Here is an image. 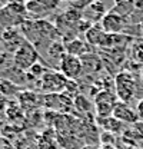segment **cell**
<instances>
[{"instance_id": "7", "label": "cell", "mask_w": 143, "mask_h": 149, "mask_svg": "<svg viewBox=\"0 0 143 149\" xmlns=\"http://www.w3.org/2000/svg\"><path fill=\"white\" fill-rule=\"evenodd\" d=\"M112 116L116 118L117 120H120L122 123H130V125H135L139 120L136 111L133 108H130L127 103H123V102H117L116 103Z\"/></svg>"}, {"instance_id": "13", "label": "cell", "mask_w": 143, "mask_h": 149, "mask_svg": "<svg viewBox=\"0 0 143 149\" xmlns=\"http://www.w3.org/2000/svg\"><path fill=\"white\" fill-rule=\"evenodd\" d=\"M99 125L105 129V132H110V133H120L123 129V125L120 120H117L116 118L113 116H109V118H103V119H99Z\"/></svg>"}, {"instance_id": "5", "label": "cell", "mask_w": 143, "mask_h": 149, "mask_svg": "<svg viewBox=\"0 0 143 149\" xmlns=\"http://www.w3.org/2000/svg\"><path fill=\"white\" fill-rule=\"evenodd\" d=\"M83 62L80 57L72 55H66L59 60V72L63 74L67 80H77L83 73Z\"/></svg>"}, {"instance_id": "2", "label": "cell", "mask_w": 143, "mask_h": 149, "mask_svg": "<svg viewBox=\"0 0 143 149\" xmlns=\"http://www.w3.org/2000/svg\"><path fill=\"white\" fill-rule=\"evenodd\" d=\"M115 93L119 102L129 103L136 93V82L130 72H119L115 76Z\"/></svg>"}, {"instance_id": "24", "label": "cell", "mask_w": 143, "mask_h": 149, "mask_svg": "<svg viewBox=\"0 0 143 149\" xmlns=\"http://www.w3.org/2000/svg\"><path fill=\"white\" fill-rule=\"evenodd\" d=\"M3 125H4V120H3V118L0 116V129L3 128Z\"/></svg>"}, {"instance_id": "14", "label": "cell", "mask_w": 143, "mask_h": 149, "mask_svg": "<svg viewBox=\"0 0 143 149\" xmlns=\"http://www.w3.org/2000/svg\"><path fill=\"white\" fill-rule=\"evenodd\" d=\"M19 86H16L12 80H6V79H0V93L3 96H12V95H16L19 92Z\"/></svg>"}, {"instance_id": "8", "label": "cell", "mask_w": 143, "mask_h": 149, "mask_svg": "<svg viewBox=\"0 0 143 149\" xmlns=\"http://www.w3.org/2000/svg\"><path fill=\"white\" fill-rule=\"evenodd\" d=\"M107 13L106 3L103 1H90V4L83 10V19L90 22L92 24H96V22L100 23V20Z\"/></svg>"}, {"instance_id": "22", "label": "cell", "mask_w": 143, "mask_h": 149, "mask_svg": "<svg viewBox=\"0 0 143 149\" xmlns=\"http://www.w3.org/2000/svg\"><path fill=\"white\" fill-rule=\"evenodd\" d=\"M6 62H7V53L0 52V66H1V65H4Z\"/></svg>"}, {"instance_id": "18", "label": "cell", "mask_w": 143, "mask_h": 149, "mask_svg": "<svg viewBox=\"0 0 143 149\" xmlns=\"http://www.w3.org/2000/svg\"><path fill=\"white\" fill-rule=\"evenodd\" d=\"M115 141H116L115 139V135L110 133V132H103L100 135V143H102V146L103 145H113Z\"/></svg>"}, {"instance_id": "19", "label": "cell", "mask_w": 143, "mask_h": 149, "mask_svg": "<svg viewBox=\"0 0 143 149\" xmlns=\"http://www.w3.org/2000/svg\"><path fill=\"white\" fill-rule=\"evenodd\" d=\"M133 130L137 133V136H139V138H142L143 139V122L142 120H137V122L133 125Z\"/></svg>"}, {"instance_id": "25", "label": "cell", "mask_w": 143, "mask_h": 149, "mask_svg": "<svg viewBox=\"0 0 143 149\" xmlns=\"http://www.w3.org/2000/svg\"><path fill=\"white\" fill-rule=\"evenodd\" d=\"M3 145H4V141H3V138L0 136V149L3 148Z\"/></svg>"}, {"instance_id": "4", "label": "cell", "mask_w": 143, "mask_h": 149, "mask_svg": "<svg viewBox=\"0 0 143 149\" xmlns=\"http://www.w3.org/2000/svg\"><path fill=\"white\" fill-rule=\"evenodd\" d=\"M119 102L116 93L110 92V91H100L97 92V95L94 96V111L99 119H103V118H109L113 115L115 111V106L116 103Z\"/></svg>"}, {"instance_id": "15", "label": "cell", "mask_w": 143, "mask_h": 149, "mask_svg": "<svg viewBox=\"0 0 143 149\" xmlns=\"http://www.w3.org/2000/svg\"><path fill=\"white\" fill-rule=\"evenodd\" d=\"M133 6H135V4H133V3H130V1H117V3H115V6H113L112 12L117 13L119 16H122V17L125 19V16L130 15V12H132Z\"/></svg>"}, {"instance_id": "1", "label": "cell", "mask_w": 143, "mask_h": 149, "mask_svg": "<svg viewBox=\"0 0 143 149\" xmlns=\"http://www.w3.org/2000/svg\"><path fill=\"white\" fill-rule=\"evenodd\" d=\"M36 63H39V53L33 43L24 40L13 53V65L16 69L26 72Z\"/></svg>"}, {"instance_id": "6", "label": "cell", "mask_w": 143, "mask_h": 149, "mask_svg": "<svg viewBox=\"0 0 143 149\" xmlns=\"http://www.w3.org/2000/svg\"><path fill=\"white\" fill-rule=\"evenodd\" d=\"M107 35H119L125 27V19L115 12H107L99 23Z\"/></svg>"}, {"instance_id": "11", "label": "cell", "mask_w": 143, "mask_h": 149, "mask_svg": "<svg viewBox=\"0 0 143 149\" xmlns=\"http://www.w3.org/2000/svg\"><path fill=\"white\" fill-rule=\"evenodd\" d=\"M26 10L30 17L36 20H42V17L47 16L52 10L44 4V1H27L26 3Z\"/></svg>"}, {"instance_id": "26", "label": "cell", "mask_w": 143, "mask_h": 149, "mask_svg": "<svg viewBox=\"0 0 143 149\" xmlns=\"http://www.w3.org/2000/svg\"><path fill=\"white\" fill-rule=\"evenodd\" d=\"M140 76H142V79H143V69H142V72H140Z\"/></svg>"}, {"instance_id": "17", "label": "cell", "mask_w": 143, "mask_h": 149, "mask_svg": "<svg viewBox=\"0 0 143 149\" xmlns=\"http://www.w3.org/2000/svg\"><path fill=\"white\" fill-rule=\"evenodd\" d=\"M132 57L136 62H143V43H135L132 47Z\"/></svg>"}, {"instance_id": "21", "label": "cell", "mask_w": 143, "mask_h": 149, "mask_svg": "<svg viewBox=\"0 0 143 149\" xmlns=\"http://www.w3.org/2000/svg\"><path fill=\"white\" fill-rule=\"evenodd\" d=\"M6 103H9V102H7V97L0 93V111H3V109L6 108Z\"/></svg>"}, {"instance_id": "9", "label": "cell", "mask_w": 143, "mask_h": 149, "mask_svg": "<svg viewBox=\"0 0 143 149\" xmlns=\"http://www.w3.org/2000/svg\"><path fill=\"white\" fill-rule=\"evenodd\" d=\"M106 32L102 29V26L99 23L96 24H92L89 29L85 32V37H86V42L92 45V46H103L105 43V39H106Z\"/></svg>"}, {"instance_id": "16", "label": "cell", "mask_w": 143, "mask_h": 149, "mask_svg": "<svg viewBox=\"0 0 143 149\" xmlns=\"http://www.w3.org/2000/svg\"><path fill=\"white\" fill-rule=\"evenodd\" d=\"M44 68L40 65V63H36V65H33L29 70H26V73H27V77H32V79H42V76L44 74Z\"/></svg>"}, {"instance_id": "20", "label": "cell", "mask_w": 143, "mask_h": 149, "mask_svg": "<svg viewBox=\"0 0 143 149\" xmlns=\"http://www.w3.org/2000/svg\"><path fill=\"white\" fill-rule=\"evenodd\" d=\"M136 113H137L139 120H142L143 122V99L142 100H139V103L136 105Z\"/></svg>"}, {"instance_id": "23", "label": "cell", "mask_w": 143, "mask_h": 149, "mask_svg": "<svg viewBox=\"0 0 143 149\" xmlns=\"http://www.w3.org/2000/svg\"><path fill=\"white\" fill-rule=\"evenodd\" d=\"M100 149H116V148H115V145H103V146H100Z\"/></svg>"}, {"instance_id": "12", "label": "cell", "mask_w": 143, "mask_h": 149, "mask_svg": "<svg viewBox=\"0 0 143 149\" xmlns=\"http://www.w3.org/2000/svg\"><path fill=\"white\" fill-rule=\"evenodd\" d=\"M65 50H66L67 55L76 56V57H82V56L87 52V49H86V43H85L83 40L77 39V37H74V39L70 40L69 43H66Z\"/></svg>"}, {"instance_id": "3", "label": "cell", "mask_w": 143, "mask_h": 149, "mask_svg": "<svg viewBox=\"0 0 143 149\" xmlns=\"http://www.w3.org/2000/svg\"><path fill=\"white\" fill-rule=\"evenodd\" d=\"M67 79L60 73L53 70H46L40 79V89L46 95H60L65 92Z\"/></svg>"}, {"instance_id": "10", "label": "cell", "mask_w": 143, "mask_h": 149, "mask_svg": "<svg viewBox=\"0 0 143 149\" xmlns=\"http://www.w3.org/2000/svg\"><path fill=\"white\" fill-rule=\"evenodd\" d=\"M1 40H3V43L9 47H12L13 49V53L16 52V49H17L19 46L24 42V39H22L20 37V32H19L17 27H9V29H4V32L1 33Z\"/></svg>"}]
</instances>
